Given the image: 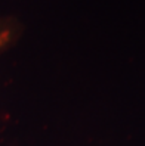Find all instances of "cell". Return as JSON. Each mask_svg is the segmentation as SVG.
<instances>
[{
    "instance_id": "1",
    "label": "cell",
    "mask_w": 145,
    "mask_h": 146,
    "mask_svg": "<svg viewBox=\"0 0 145 146\" xmlns=\"http://www.w3.org/2000/svg\"><path fill=\"white\" fill-rule=\"evenodd\" d=\"M7 37H9V31H0V49L6 43Z\"/></svg>"
}]
</instances>
